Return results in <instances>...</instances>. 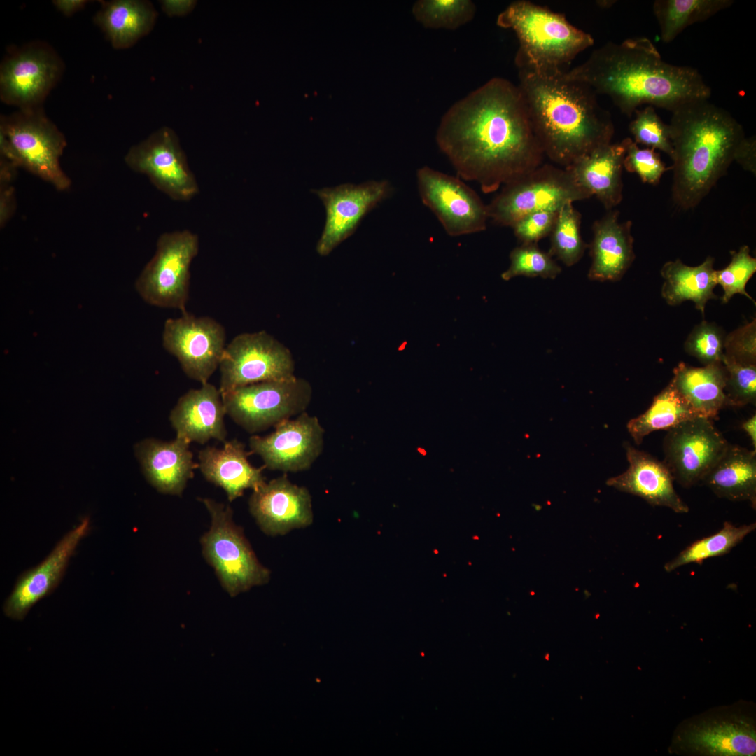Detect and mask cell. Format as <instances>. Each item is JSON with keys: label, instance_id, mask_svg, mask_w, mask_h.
Returning <instances> with one entry per match:
<instances>
[{"label": "cell", "instance_id": "obj_1", "mask_svg": "<svg viewBox=\"0 0 756 756\" xmlns=\"http://www.w3.org/2000/svg\"><path fill=\"white\" fill-rule=\"evenodd\" d=\"M435 139L457 175L485 193L536 169L545 157L518 86L499 77L452 104Z\"/></svg>", "mask_w": 756, "mask_h": 756}, {"label": "cell", "instance_id": "obj_2", "mask_svg": "<svg viewBox=\"0 0 756 756\" xmlns=\"http://www.w3.org/2000/svg\"><path fill=\"white\" fill-rule=\"evenodd\" d=\"M564 75L609 97L628 117L644 104L672 112L711 95L697 69L665 62L645 37L608 42Z\"/></svg>", "mask_w": 756, "mask_h": 756}, {"label": "cell", "instance_id": "obj_3", "mask_svg": "<svg viewBox=\"0 0 756 756\" xmlns=\"http://www.w3.org/2000/svg\"><path fill=\"white\" fill-rule=\"evenodd\" d=\"M518 88L545 156L567 168L593 150L611 143L614 125L587 85L564 71L540 73L517 66Z\"/></svg>", "mask_w": 756, "mask_h": 756}, {"label": "cell", "instance_id": "obj_4", "mask_svg": "<svg viewBox=\"0 0 756 756\" xmlns=\"http://www.w3.org/2000/svg\"><path fill=\"white\" fill-rule=\"evenodd\" d=\"M673 154L672 197L680 208L696 206L735 161L746 137L727 111L696 100L672 111L668 125Z\"/></svg>", "mask_w": 756, "mask_h": 756}, {"label": "cell", "instance_id": "obj_5", "mask_svg": "<svg viewBox=\"0 0 756 756\" xmlns=\"http://www.w3.org/2000/svg\"><path fill=\"white\" fill-rule=\"evenodd\" d=\"M496 23L512 30L518 38L516 66L540 73L564 71V66L594 43L589 34L571 24L564 14L529 1L511 3L498 15Z\"/></svg>", "mask_w": 756, "mask_h": 756}, {"label": "cell", "instance_id": "obj_6", "mask_svg": "<svg viewBox=\"0 0 756 756\" xmlns=\"http://www.w3.org/2000/svg\"><path fill=\"white\" fill-rule=\"evenodd\" d=\"M66 146L64 135L46 115L42 106L18 109L1 116L3 158L15 167L26 169L59 190L67 189L71 184L59 162Z\"/></svg>", "mask_w": 756, "mask_h": 756}, {"label": "cell", "instance_id": "obj_7", "mask_svg": "<svg viewBox=\"0 0 756 756\" xmlns=\"http://www.w3.org/2000/svg\"><path fill=\"white\" fill-rule=\"evenodd\" d=\"M200 500L211 517L210 528L200 539L202 554L223 589L235 596L267 584L270 571L258 561L243 529L234 523L230 506L207 498Z\"/></svg>", "mask_w": 756, "mask_h": 756}, {"label": "cell", "instance_id": "obj_8", "mask_svg": "<svg viewBox=\"0 0 756 756\" xmlns=\"http://www.w3.org/2000/svg\"><path fill=\"white\" fill-rule=\"evenodd\" d=\"M592 197L568 169L550 164L536 169L503 186L487 204L489 219L512 227L524 216L541 210H559L568 202Z\"/></svg>", "mask_w": 756, "mask_h": 756}, {"label": "cell", "instance_id": "obj_9", "mask_svg": "<svg viewBox=\"0 0 756 756\" xmlns=\"http://www.w3.org/2000/svg\"><path fill=\"white\" fill-rule=\"evenodd\" d=\"M221 396L226 414L246 431L255 433L305 412L312 387L295 376L240 386Z\"/></svg>", "mask_w": 756, "mask_h": 756}, {"label": "cell", "instance_id": "obj_10", "mask_svg": "<svg viewBox=\"0 0 756 756\" xmlns=\"http://www.w3.org/2000/svg\"><path fill=\"white\" fill-rule=\"evenodd\" d=\"M199 252V238L190 230L162 234L155 253L137 278L135 287L147 303L186 313L190 268Z\"/></svg>", "mask_w": 756, "mask_h": 756}, {"label": "cell", "instance_id": "obj_11", "mask_svg": "<svg viewBox=\"0 0 756 756\" xmlns=\"http://www.w3.org/2000/svg\"><path fill=\"white\" fill-rule=\"evenodd\" d=\"M219 370L221 394L248 384L295 377L290 351L264 330L235 336L225 346Z\"/></svg>", "mask_w": 756, "mask_h": 756}, {"label": "cell", "instance_id": "obj_12", "mask_svg": "<svg viewBox=\"0 0 756 756\" xmlns=\"http://www.w3.org/2000/svg\"><path fill=\"white\" fill-rule=\"evenodd\" d=\"M64 70L62 59L46 43L34 41L15 48L1 64V100L18 109L42 106Z\"/></svg>", "mask_w": 756, "mask_h": 756}, {"label": "cell", "instance_id": "obj_13", "mask_svg": "<svg viewBox=\"0 0 756 756\" xmlns=\"http://www.w3.org/2000/svg\"><path fill=\"white\" fill-rule=\"evenodd\" d=\"M416 183L423 204L451 237L482 232L489 219L487 204L460 178L424 166Z\"/></svg>", "mask_w": 756, "mask_h": 756}, {"label": "cell", "instance_id": "obj_14", "mask_svg": "<svg viewBox=\"0 0 756 756\" xmlns=\"http://www.w3.org/2000/svg\"><path fill=\"white\" fill-rule=\"evenodd\" d=\"M125 161L136 172L146 176L160 191L176 201H188L199 192L195 175L176 133L163 127L133 146Z\"/></svg>", "mask_w": 756, "mask_h": 756}, {"label": "cell", "instance_id": "obj_15", "mask_svg": "<svg viewBox=\"0 0 756 756\" xmlns=\"http://www.w3.org/2000/svg\"><path fill=\"white\" fill-rule=\"evenodd\" d=\"M673 747L685 753L700 755H755V720L736 708L704 714L681 727L675 736Z\"/></svg>", "mask_w": 756, "mask_h": 756}, {"label": "cell", "instance_id": "obj_16", "mask_svg": "<svg viewBox=\"0 0 756 756\" xmlns=\"http://www.w3.org/2000/svg\"><path fill=\"white\" fill-rule=\"evenodd\" d=\"M225 337V328L215 319L186 312L165 321L162 344L189 378L203 384L219 368Z\"/></svg>", "mask_w": 756, "mask_h": 756}, {"label": "cell", "instance_id": "obj_17", "mask_svg": "<svg viewBox=\"0 0 756 756\" xmlns=\"http://www.w3.org/2000/svg\"><path fill=\"white\" fill-rule=\"evenodd\" d=\"M728 444L712 419L694 417L667 430L663 462L674 481L690 488L701 482Z\"/></svg>", "mask_w": 756, "mask_h": 756}, {"label": "cell", "instance_id": "obj_18", "mask_svg": "<svg viewBox=\"0 0 756 756\" xmlns=\"http://www.w3.org/2000/svg\"><path fill=\"white\" fill-rule=\"evenodd\" d=\"M274 432L249 438L251 452L272 470L297 472L308 470L322 453L324 429L315 416L306 412L281 421Z\"/></svg>", "mask_w": 756, "mask_h": 756}, {"label": "cell", "instance_id": "obj_19", "mask_svg": "<svg viewBox=\"0 0 756 756\" xmlns=\"http://www.w3.org/2000/svg\"><path fill=\"white\" fill-rule=\"evenodd\" d=\"M312 192L326 209V223L316 245L317 253L326 256L354 233L368 213L391 195L392 187L386 180L370 181Z\"/></svg>", "mask_w": 756, "mask_h": 756}, {"label": "cell", "instance_id": "obj_20", "mask_svg": "<svg viewBox=\"0 0 756 756\" xmlns=\"http://www.w3.org/2000/svg\"><path fill=\"white\" fill-rule=\"evenodd\" d=\"M89 529L90 520L85 517L59 540L39 564L19 576L3 606L6 617L13 620H24L36 603L54 591L70 558Z\"/></svg>", "mask_w": 756, "mask_h": 756}, {"label": "cell", "instance_id": "obj_21", "mask_svg": "<svg viewBox=\"0 0 756 756\" xmlns=\"http://www.w3.org/2000/svg\"><path fill=\"white\" fill-rule=\"evenodd\" d=\"M248 507L261 531L271 536L305 528L314 519L309 490L292 483L285 475L253 491Z\"/></svg>", "mask_w": 756, "mask_h": 756}, {"label": "cell", "instance_id": "obj_22", "mask_svg": "<svg viewBox=\"0 0 756 756\" xmlns=\"http://www.w3.org/2000/svg\"><path fill=\"white\" fill-rule=\"evenodd\" d=\"M624 447L629 468L609 478L606 484L639 496L653 506L666 507L676 513L688 512L689 507L676 491L674 479L664 463L628 442Z\"/></svg>", "mask_w": 756, "mask_h": 756}, {"label": "cell", "instance_id": "obj_23", "mask_svg": "<svg viewBox=\"0 0 756 756\" xmlns=\"http://www.w3.org/2000/svg\"><path fill=\"white\" fill-rule=\"evenodd\" d=\"M190 444L176 437L171 441L147 438L134 446L146 479L158 492L178 496L183 494L197 465Z\"/></svg>", "mask_w": 756, "mask_h": 756}, {"label": "cell", "instance_id": "obj_24", "mask_svg": "<svg viewBox=\"0 0 756 756\" xmlns=\"http://www.w3.org/2000/svg\"><path fill=\"white\" fill-rule=\"evenodd\" d=\"M225 408L219 388L206 382L184 393L171 410L169 421L176 437L190 443L205 444L210 440L224 442L227 430Z\"/></svg>", "mask_w": 756, "mask_h": 756}, {"label": "cell", "instance_id": "obj_25", "mask_svg": "<svg viewBox=\"0 0 756 756\" xmlns=\"http://www.w3.org/2000/svg\"><path fill=\"white\" fill-rule=\"evenodd\" d=\"M619 215L618 211L609 210L592 225L593 239L588 246L592 258L589 280L620 281L636 258L632 222H620Z\"/></svg>", "mask_w": 756, "mask_h": 756}, {"label": "cell", "instance_id": "obj_26", "mask_svg": "<svg viewBox=\"0 0 756 756\" xmlns=\"http://www.w3.org/2000/svg\"><path fill=\"white\" fill-rule=\"evenodd\" d=\"M248 454L240 441H225L221 448L206 447L200 450L197 466L204 477L223 489L232 502L245 490H256L266 482L262 475L265 467L253 466L248 460Z\"/></svg>", "mask_w": 756, "mask_h": 756}, {"label": "cell", "instance_id": "obj_27", "mask_svg": "<svg viewBox=\"0 0 756 756\" xmlns=\"http://www.w3.org/2000/svg\"><path fill=\"white\" fill-rule=\"evenodd\" d=\"M631 138L618 143L601 146L581 157L570 166V171L576 182L595 195L608 210L622 200L623 161Z\"/></svg>", "mask_w": 756, "mask_h": 756}, {"label": "cell", "instance_id": "obj_28", "mask_svg": "<svg viewBox=\"0 0 756 756\" xmlns=\"http://www.w3.org/2000/svg\"><path fill=\"white\" fill-rule=\"evenodd\" d=\"M701 482L717 496L756 507V450L729 443Z\"/></svg>", "mask_w": 756, "mask_h": 756}, {"label": "cell", "instance_id": "obj_29", "mask_svg": "<svg viewBox=\"0 0 756 756\" xmlns=\"http://www.w3.org/2000/svg\"><path fill=\"white\" fill-rule=\"evenodd\" d=\"M94 22L115 49L134 45L153 29L158 13L148 1H100Z\"/></svg>", "mask_w": 756, "mask_h": 756}, {"label": "cell", "instance_id": "obj_30", "mask_svg": "<svg viewBox=\"0 0 756 756\" xmlns=\"http://www.w3.org/2000/svg\"><path fill=\"white\" fill-rule=\"evenodd\" d=\"M715 259L708 256L697 266H689L680 259L666 262L660 274L664 279L661 294L671 306H677L685 301H692L695 308L704 315L705 307L710 300L717 299L713 290L718 285L714 269Z\"/></svg>", "mask_w": 756, "mask_h": 756}, {"label": "cell", "instance_id": "obj_31", "mask_svg": "<svg viewBox=\"0 0 756 756\" xmlns=\"http://www.w3.org/2000/svg\"><path fill=\"white\" fill-rule=\"evenodd\" d=\"M673 372L670 382L699 416L713 419L727 407L722 363L693 367L680 362Z\"/></svg>", "mask_w": 756, "mask_h": 756}, {"label": "cell", "instance_id": "obj_32", "mask_svg": "<svg viewBox=\"0 0 756 756\" xmlns=\"http://www.w3.org/2000/svg\"><path fill=\"white\" fill-rule=\"evenodd\" d=\"M697 416H701L670 382L654 396L645 412L629 421L626 428L634 442L640 444L652 432L667 430Z\"/></svg>", "mask_w": 756, "mask_h": 756}, {"label": "cell", "instance_id": "obj_33", "mask_svg": "<svg viewBox=\"0 0 756 756\" xmlns=\"http://www.w3.org/2000/svg\"><path fill=\"white\" fill-rule=\"evenodd\" d=\"M733 3L732 0H656L652 10L662 40L671 43L688 26L710 18Z\"/></svg>", "mask_w": 756, "mask_h": 756}, {"label": "cell", "instance_id": "obj_34", "mask_svg": "<svg viewBox=\"0 0 756 756\" xmlns=\"http://www.w3.org/2000/svg\"><path fill=\"white\" fill-rule=\"evenodd\" d=\"M755 528V523L736 526L725 522L718 532L696 540L677 556L666 563L664 568L666 572L671 573L685 565L701 564L707 559L724 555Z\"/></svg>", "mask_w": 756, "mask_h": 756}, {"label": "cell", "instance_id": "obj_35", "mask_svg": "<svg viewBox=\"0 0 756 756\" xmlns=\"http://www.w3.org/2000/svg\"><path fill=\"white\" fill-rule=\"evenodd\" d=\"M573 203L566 202L559 209L550 234L549 254L556 255L567 267L578 262L589 246L583 241L580 234L582 216Z\"/></svg>", "mask_w": 756, "mask_h": 756}, {"label": "cell", "instance_id": "obj_36", "mask_svg": "<svg viewBox=\"0 0 756 756\" xmlns=\"http://www.w3.org/2000/svg\"><path fill=\"white\" fill-rule=\"evenodd\" d=\"M412 13L426 28L453 30L473 19L476 6L470 0H418Z\"/></svg>", "mask_w": 756, "mask_h": 756}, {"label": "cell", "instance_id": "obj_37", "mask_svg": "<svg viewBox=\"0 0 756 756\" xmlns=\"http://www.w3.org/2000/svg\"><path fill=\"white\" fill-rule=\"evenodd\" d=\"M549 253L542 251L537 244H522L510 252V265L501 274L508 281L518 276L555 279L561 272V267Z\"/></svg>", "mask_w": 756, "mask_h": 756}, {"label": "cell", "instance_id": "obj_38", "mask_svg": "<svg viewBox=\"0 0 756 756\" xmlns=\"http://www.w3.org/2000/svg\"><path fill=\"white\" fill-rule=\"evenodd\" d=\"M730 253L732 259L729 264L715 272L716 283L723 290L722 302L727 303L734 295L741 294L755 304L754 299L746 290V286L756 272V258L750 255V248L747 245L741 246L737 252L732 251Z\"/></svg>", "mask_w": 756, "mask_h": 756}, {"label": "cell", "instance_id": "obj_39", "mask_svg": "<svg viewBox=\"0 0 756 756\" xmlns=\"http://www.w3.org/2000/svg\"><path fill=\"white\" fill-rule=\"evenodd\" d=\"M724 330L713 322L702 321L687 337L684 349L704 365L722 363L725 340Z\"/></svg>", "mask_w": 756, "mask_h": 756}, {"label": "cell", "instance_id": "obj_40", "mask_svg": "<svg viewBox=\"0 0 756 756\" xmlns=\"http://www.w3.org/2000/svg\"><path fill=\"white\" fill-rule=\"evenodd\" d=\"M635 118L629 124V130L635 142L653 149H659L671 159L673 149L669 125L664 123L652 106L635 111Z\"/></svg>", "mask_w": 756, "mask_h": 756}, {"label": "cell", "instance_id": "obj_41", "mask_svg": "<svg viewBox=\"0 0 756 756\" xmlns=\"http://www.w3.org/2000/svg\"><path fill=\"white\" fill-rule=\"evenodd\" d=\"M726 379L727 407L756 403V365H744L722 358Z\"/></svg>", "mask_w": 756, "mask_h": 756}, {"label": "cell", "instance_id": "obj_42", "mask_svg": "<svg viewBox=\"0 0 756 756\" xmlns=\"http://www.w3.org/2000/svg\"><path fill=\"white\" fill-rule=\"evenodd\" d=\"M623 167L638 175L643 183L655 185L659 183L662 175L672 167H666L660 155L654 149L641 148L631 139L627 146L623 161Z\"/></svg>", "mask_w": 756, "mask_h": 756}, {"label": "cell", "instance_id": "obj_43", "mask_svg": "<svg viewBox=\"0 0 756 756\" xmlns=\"http://www.w3.org/2000/svg\"><path fill=\"white\" fill-rule=\"evenodd\" d=\"M723 358L744 365H756V319L727 335Z\"/></svg>", "mask_w": 756, "mask_h": 756}, {"label": "cell", "instance_id": "obj_44", "mask_svg": "<svg viewBox=\"0 0 756 756\" xmlns=\"http://www.w3.org/2000/svg\"><path fill=\"white\" fill-rule=\"evenodd\" d=\"M558 210H541L530 213L518 220L511 227L522 244H537L550 234Z\"/></svg>", "mask_w": 756, "mask_h": 756}, {"label": "cell", "instance_id": "obj_45", "mask_svg": "<svg viewBox=\"0 0 756 756\" xmlns=\"http://www.w3.org/2000/svg\"><path fill=\"white\" fill-rule=\"evenodd\" d=\"M738 162L745 170L756 173V141L755 136L745 137L741 143L736 156Z\"/></svg>", "mask_w": 756, "mask_h": 756}, {"label": "cell", "instance_id": "obj_46", "mask_svg": "<svg viewBox=\"0 0 756 756\" xmlns=\"http://www.w3.org/2000/svg\"><path fill=\"white\" fill-rule=\"evenodd\" d=\"M197 4L193 0H163L162 10L169 16H183L191 12Z\"/></svg>", "mask_w": 756, "mask_h": 756}, {"label": "cell", "instance_id": "obj_47", "mask_svg": "<svg viewBox=\"0 0 756 756\" xmlns=\"http://www.w3.org/2000/svg\"><path fill=\"white\" fill-rule=\"evenodd\" d=\"M86 0H54L55 8L65 16H71L81 10L88 4Z\"/></svg>", "mask_w": 756, "mask_h": 756}, {"label": "cell", "instance_id": "obj_48", "mask_svg": "<svg viewBox=\"0 0 756 756\" xmlns=\"http://www.w3.org/2000/svg\"><path fill=\"white\" fill-rule=\"evenodd\" d=\"M742 429L750 438L753 449L756 450V415H752L741 424Z\"/></svg>", "mask_w": 756, "mask_h": 756}, {"label": "cell", "instance_id": "obj_49", "mask_svg": "<svg viewBox=\"0 0 756 756\" xmlns=\"http://www.w3.org/2000/svg\"><path fill=\"white\" fill-rule=\"evenodd\" d=\"M614 2V1H596V4L600 7L609 8L613 5Z\"/></svg>", "mask_w": 756, "mask_h": 756}]
</instances>
